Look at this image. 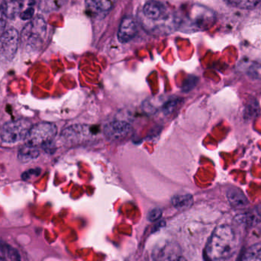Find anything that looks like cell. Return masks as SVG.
Wrapping results in <instances>:
<instances>
[{"mask_svg":"<svg viewBox=\"0 0 261 261\" xmlns=\"http://www.w3.org/2000/svg\"><path fill=\"white\" fill-rule=\"evenodd\" d=\"M239 245V238L234 228L228 225H219L210 238L207 254L212 260L228 259L236 254Z\"/></svg>","mask_w":261,"mask_h":261,"instance_id":"obj_1","label":"cell"},{"mask_svg":"<svg viewBox=\"0 0 261 261\" xmlns=\"http://www.w3.org/2000/svg\"><path fill=\"white\" fill-rule=\"evenodd\" d=\"M47 25L41 17L37 16L26 24L21 32V42L30 48H39L46 35Z\"/></svg>","mask_w":261,"mask_h":261,"instance_id":"obj_2","label":"cell"},{"mask_svg":"<svg viewBox=\"0 0 261 261\" xmlns=\"http://www.w3.org/2000/svg\"><path fill=\"white\" fill-rule=\"evenodd\" d=\"M58 132L56 125L50 122H41L32 127L25 138L26 144L38 147L53 141Z\"/></svg>","mask_w":261,"mask_h":261,"instance_id":"obj_3","label":"cell"},{"mask_svg":"<svg viewBox=\"0 0 261 261\" xmlns=\"http://www.w3.org/2000/svg\"><path fill=\"white\" fill-rule=\"evenodd\" d=\"M32 127V123L26 119L11 121L2 128V140L9 144L25 140Z\"/></svg>","mask_w":261,"mask_h":261,"instance_id":"obj_4","label":"cell"},{"mask_svg":"<svg viewBox=\"0 0 261 261\" xmlns=\"http://www.w3.org/2000/svg\"><path fill=\"white\" fill-rule=\"evenodd\" d=\"M215 15L212 11L202 6H194L189 15L188 22L191 29L205 30L214 22Z\"/></svg>","mask_w":261,"mask_h":261,"instance_id":"obj_5","label":"cell"},{"mask_svg":"<svg viewBox=\"0 0 261 261\" xmlns=\"http://www.w3.org/2000/svg\"><path fill=\"white\" fill-rule=\"evenodd\" d=\"M181 257L179 245L176 242L169 241L158 244L152 251L153 261H178Z\"/></svg>","mask_w":261,"mask_h":261,"instance_id":"obj_6","label":"cell"},{"mask_svg":"<svg viewBox=\"0 0 261 261\" xmlns=\"http://www.w3.org/2000/svg\"><path fill=\"white\" fill-rule=\"evenodd\" d=\"M18 35L15 29H10L0 37V58L11 60L18 49Z\"/></svg>","mask_w":261,"mask_h":261,"instance_id":"obj_7","label":"cell"},{"mask_svg":"<svg viewBox=\"0 0 261 261\" xmlns=\"http://www.w3.org/2000/svg\"><path fill=\"white\" fill-rule=\"evenodd\" d=\"M132 128L125 121L116 120L110 122L104 127V135L111 141L124 139L132 133Z\"/></svg>","mask_w":261,"mask_h":261,"instance_id":"obj_8","label":"cell"},{"mask_svg":"<svg viewBox=\"0 0 261 261\" xmlns=\"http://www.w3.org/2000/svg\"><path fill=\"white\" fill-rule=\"evenodd\" d=\"M137 33L136 23L132 17H125L122 19L118 32V38L122 43L130 41Z\"/></svg>","mask_w":261,"mask_h":261,"instance_id":"obj_9","label":"cell"},{"mask_svg":"<svg viewBox=\"0 0 261 261\" xmlns=\"http://www.w3.org/2000/svg\"><path fill=\"white\" fill-rule=\"evenodd\" d=\"M144 15L147 18L153 21H160L167 15V9L165 6L158 1L150 0L144 5L143 9Z\"/></svg>","mask_w":261,"mask_h":261,"instance_id":"obj_10","label":"cell"},{"mask_svg":"<svg viewBox=\"0 0 261 261\" xmlns=\"http://www.w3.org/2000/svg\"><path fill=\"white\" fill-rule=\"evenodd\" d=\"M228 202L236 210H244L249 205V201L240 189L232 187L227 192Z\"/></svg>","mask_w":261,"mask_h":261,"instance_id":"obj_11","label":"cell"},{"mask_svg":"<svg viewBox=\"0 0 261 261\" xmlns=\"http://www.w3.org/2000/svg\"><path fill=\"white\" fill-rule=\"evenodd\" d=\"M236 221L239 223L248 226H254L261 222V205L255 207L246 213L236 216Z\"/></svg>","mask_w":261,"mask_h":261,"instance_id":"obj_12","label":"cell"},{"mask_svg":"<svg viewBox=\"0 0 261 261\" xmlns=\"http://www.w3.org/2000/svg\"><path fill=\"white\" fill-rule=\"evenodd\" d=\"M116 0H87V6L92 11L108 12L113 9Z\"/></svg>","mask_w":261,"mask_h":261,"instance_id":"obj_13","label":"cell"},{"mask_svg":"<svg viewBox=\"0 0 261 261\" xmlns=\"http://www.w3.org/2000/svg\"><path fill=\"white\" fill-rule=\"evenodd\" d=\"M39 154V150L36 147L25 144L18 151V158L21 162L27 163L36 159Z\"/></svg>","mask_w":261,"mask_h":261,"instance_id":"obj_14","label":"cell"},{"mask_svg":"<svg viewBox=\"0 0 261 261\" xmlns=\"http://www.w3.org/2000/svg\"><path fill=\"white\" fill-rule=\"evenodd\" d=\"M171 203L177 210H187L193 205V197L190 194L176 195L172 198Z\"/></svg>","mask_w":261,"mask_h":261,"instance_id":"obj_15","label":"cell"},{"mask_svg":"<svg viewBox=\"0 0 261 261\" xmlns=\"http://www.w3.org/2000/svg\"><path fill=\"white\" fill-rule=\"evenodd\" d=\"M23 0H4L3 6H2L6 17L13 18L18 15L22 5Z\"/></svg>","mask_w":261,"mask_h":261,"instance_id":"obj_16","label":"cell"},{"mask_svg":"<svg viewBox=\"0 0 261 261\" xmlns=\"http://www.w3.org/2000/svg\"><path fill=\"white\" fill-rule=\"evenodd\" d=\"M240 261H261V244L249 247L242 254Z\"/></svg>","mask_w":261,"mask_h":261,"instance_id":"obj_17","label":"cell"},{"mask_svg":"<svg viewBox=\"0 0 261 261\" xmlns=\"http://www.w3.org/2000/svg\"><path fill=\"white\" fill-rule=\"evenodd\" d=\"M67 0H39V8L45 12H54L62 8Z\"/></svg>","mask_w":261,"mask_h":261,"instance_id":"obj_18","label":"cell"},{"mask_svg":"<svg viewBox=\"0 0 261 261\" xmlns=\"http://www.w3.org/2000/svg\"><path fill=\"white\" fill-rule=\"evenodd\" d=\"M260 114V107L255 99H249L245 110V118L248 119H255Z\"/></svg>","mask_w":261,"mask_h":261,"instance_id":"obj_19","label":"cell"},{"mask_svg":"<svg viewBox=\"0 0 261 261\" xmlns=\"http://www.w3.org/2000/svg\"><path fill=\"white\" fill-rule=\"evenodd\" d=\"M232 6L242 9H252L261 5V0H228Z\"/></svg>","mask_w":261,"mask_h":261,"instance_id":"obj_20","label":"cell"},{"mask_svg":"<svg viewBox=\"0 0 261 261\" xmlns=\"http://www.w3.org/2000/svg\"><path fill=\"white\" fill-rule=\"evenodd\" d=\"M180 99H170L163 107V112L166 115L172 114L180 106Z\"/></svg>","mask_w":261,"mask_h":261,"instance_id":"obj_21","label":"cell"},{"mask_svg":"<svg viewBox=\"0 0 261 261\" xmlns=\"http://www.w3.org/2000/svg\"><path fill=\"white\" fill-rule=\"evenodd\" d=\"M0 246H1L2 251L5 254H6V255L10 260L12 261H20L21 260L19 254H18V251L15 248H12V247L9 246V245H1V244H0Z\"/></svg>","mask_w":261,"mask_h":261,"instance_id":"obj_22","label":"cell"},{"mask_svg":"<svg viewBox=\"0 0 261 261\" xmlns=\"http://www.w3.org/2000/svg\"><path fill=\"white\" fill-rule=\"evenodd\" d=\"M248 74L256 80H261V64H256L251 66L248 70Z\"/></svg>","mask_w":261,"mask_h":261,"instance_id":"obj_23","label":"cell"},{"mask_svg":"<svg viewBox=\"0 0 261 261\" xmlns=\"http://www.w3.org/2000/svg\"><path fill=\"white\" fill-rule=\"evenodd\" d=\"M162 216V211L160 208H153L147 214V220L150 222H156Z\"/></svg>","mask_w":261,"mask_h":261,"instance_id":"obj_24","label":"cell"},{"mask_svg":"<svg viewBox=\"0 0 261 261\" xmlns=\"http://www.w3.org/2000/svg\"><path fill=\"white\" fill-rule=\"evenodd\" d=\"M198 79L196 77H193L192 76L190 79L186 80L184 84V87H182V90L185 92L190 91L192 89H193V87L196 85L197 84Z\"/></svg>","mask_w":261,"mask_h":261,"instance_id":"obj_25","label":"cell"},{"mask_svg":"<svg viewBox=\"0 0 261 261\" xmlns=\"http://www.w3.org/2000/svg\"><path fill=\"white\" fill-rule=\"evenodd\" d=\"M6 15L3 11V7L0 6V37L3 35L6 29Z\"/></svg>","mask_w":261,"mask_h":261,"instance_id":"obj_26","label":"cell"},{"mask_svg":"<svg viewBox=\"0 0 261 261\" xmlns=\"http://www.w3.org/2000/svg\"><path fill=\"white\" fill-rule=\"evenodd\" d=\"M34 15V9L33 8H28L27 9L24 11V12L20 13V18L22 20H29L31 19Z\"/></svg>","mask_w":261,"mask_h":261,"instance_id":"obj_27","label":"cell"},{"mask_svg":"<svg viewBox=\"0 0 261 261\" xmlns=\"http://www.w3.org/2000/svg\"><path fill=\"white\" fill-rule=\"evenodd\" d=\"M178 261H186V260H185V259H184V257H181V258H180V259H179V260H178Z\"/></svg>","mask_w":261,"mask_h":261,"instance_id":"obj_28","label":"cell"},{"mask_svg":"<svg viewBox=\"0 0 261 261\" xmlns=\"http://www.w3.org/2000/svg\"><path fill=\"white\" fill-rule=\"evenodd\" d=\"M0 261H6L3 257H0Z\"/></svg>","mask_w":261,"mask_h":261,"instance_id":"obj_29","label":"cell"}]
</instances>
